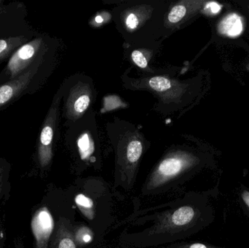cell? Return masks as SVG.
Returning a JSON list of instances; mask_svg holds the SVG:
<instances>
[{"mask_svg":"<svg viewBox=\"0 0 249 248\" xmlns=\"http://www.w3.org/2000/svg\"><path fill=\"white\" fill-rule=\"evenodd\" d=\"M44 62L45 59L36 63L20 77L0 84V110L23 95L36 91L40 83L41 68Z\"/></svg>","mask_w":249,"mask_h":248,"instance_id":"277c9868","label":"cell"},{"mask_svg":"<svg viewBox=\"0 0 249 248\" xmlns=\"http://www.w3.org/2000/svg\"><path fill=\"white\" fill-rule=\"evenodd\" d=\"M54 226L53 218L46 207L39 208L34 214L31 227L36 242V248H48Z\"/></svg>","mask_w":249,"mask_h":248,"instance_id":"8992f818","label":"cell"},{"mask_svg":"<svg viewBox=\"0 0 249 248\" xmlns=\"http://www.w3.org/2000/svg\"><path fill=\"white\" fill-rule=\"evenodd\" d=\"M30 37L27 35H20L0 39V63L7 58L10 59L20 47L31 40Z\"/></svg>","mask_w":249,"mask_h":248,"instance_id":"30bf717a","label":"cell"},{"mask_svg":"<svg viewBox=\"0 0 249 248\" xmlns=\"http://www.w3.org/2000/svg\"><path fill=\"white\" fill-rule=\"evenodd\" d=\"M51 109L47 115L42 131L39 135L38 145V160L41 167H45L49 165L52 160V146L56 122L57 112L59 98H55Z\"/></svg>","mask_w":249,"mask_h":248,"instance_id":"5b68a950","label":"cell"},{"mask_svg":"<svg viewBox=\"0 0 249 248\" xmlns=\"http://www.w3.org/2000/svg\"><path fill=\"white\" fill-rule=\"evenodd\" d=\"M197 163V159L190 154L178 152L160 162L145 182L143 194L154 193L175 182L181 175Z\"/></svg>","mask_w":249,"mask_h":248,"instance_id":"7a4b0ae2","label":"cell"},{"mask_svg":"<svg viewBox=\"0 0 249 248\" xmlns=\"http://www.w3.org/2000/svg\"><path fill=\"white\" fill-rule=\"evenodd\" d=\"M241 199H242L243 202H244L247 208L249 209V191L247 189H244L241 192Z\"/></svg>","mask_w":249,"mask_h":248,"instance_id":"44dd1931","label":"cell"},{"mask_svg":"<svg viewBox=\"0 0 249 248\" xmlns=\"http://www.w3.org/2000/svg\"><path fill=\"white\" fill-rule=\"evenodd\" d=\"M1 3H2V1H0V7H1Z\"/></svg>","mask_w":249,"mask_h":248,"instance_id":"cb8c5ba5","label":"cell"},{"mask_svg":"<svg viewBox=\"0 0 249 248\" xmlns=\"http://www.w3.org/2000/svg\"><path fill=\"white\" fill-rule=\"evenodd\" d=\"M244 31L242 17L235 13H229L218 25V32L220 34L235 37Z\"/></svg>","mask_w":249,"mask_h":248,"instance_id":"ba28073f","label":"cell"},{"mask_svg":"<svg viewBox=\"0 0 249 248\" xmlns=\"http://www.w3.org/2000/svg\"><path fill=\"white\" fill-rule=\"evenodd\" d=\"M90 95L85 90H77L74 96H71L69 102V108L74 115L83 114L90 104Z\"/></svg>","mask_w":249,"mask_h":248,"instance_id":"7c38bea8","label":"cell"},{"mask_svg":"<svg viewBox=\"0 0 249 248\" xmlns=\"http://www.w3.org/2000/svg\"><path fill=\"white\" fill-rule=\"evenodd\" d=\"M46 51L45 39L40 36L22 45L10 57L0 73V84L20 77L36 63L45 59Z\"/></svg>","mask_w":249,"mask_h":248,"instance_id":"3957f363","label":"cell"},{"mask_svg":"<svg viewBox=\"0 0 249 248\" xmlns=\"http://www.w3.org/2000/svg\"><path fill=\"white\" fill-rule=\"evenodd\" d=\"M132 60L135 64L142 68H145L147 66V61L145 58L143 54L141 51L135 50L132 53Z\"/></svg>","mask_w":249,"mask_h":248,"instance_id":"e0dca14e","label":"cell"},{"mask_svg":"<svg viewBox=\"0 0 249 248\" xmlns=\"http://www.w3.org/2000/svg\"><path fill=\"white\" fill-rule=\"evenodd\" d=\"M79 150L83 159H87L94 151L93 141L88 133L83 134L78 140Z\"/></svg>","mask_w":249,"mask_h":248,"instance_id":"5bb4252c","label":"cell"},{"mask_svg":"<svg viewBox=\"0 0 249 248\" xmlns=\"http://www.w3.org/2000/svg\"><path fill=\"white\" fill-rule=\"evenodd\" d=\"M198 212L191 205H182L174 208L162 214L155 220L154 224L139 234L142 240L136 245L139 247L156 246L173 241L182 235L195 224Z\"/></svg>","mask_w":249,"mask_h":248,"instance_id":"6da1fadb","label":"cell"},{"mask_svg":"<svg viewBox=\"0 0 249 248\" xmlns=\"http://www.w3.org/2000/svg\"><path fill=\"white\" fill-rule=\"evenodd\" d=\"M143 152V145L139 140L134 139L127 144L125 152V168L124 170V173H126L125 179L124 182H127V184L132 183V179H133V172H134V167L136 166L139 163L141 157Z\"/></svg>","mask_w":249,"mask_h":248,"instance_id":"52a82bcc","label":"cell"},{"mask_svg":"<svg viewBox=\"0 0 249 248\" xmlns=\"http://www.w3.org/2000/svg\"><path fill=\"white\" fill-rule=\"evenodd\" d=\"M247 11H248V13L249 14V5L247 6Z\"/></svg>","mask_w":249,"mask_h":248,"instance_id":"603a6c76","label":"cell"},{"mask_svg":"<svg viewBox=\"0 0 249 248\" xmlns=\"http://www.w3.org/2000/svg\"><path fill=\"white\" fill-rule=\"evenodd\" d=\"M204 7V12L208 15H216L222 10V5L216 1H206Z\"/></svg>","mask_w":249,"mask_h":248,"instance_id":"ac0fdd59","label":"cell"},{"mask_svg":"<svg viewBox=\"0 0 249 248\" xmlns=\"http://www.w3.org/2000/svg\"><path fill=\"white\" fill-rule=\"evenodd\" d=\"M149 84L156 91H165L171 87V82L162 77H152L149 80Z\"/></svg>","mask_w":249,"mask_h":248,"instance_id":"2e32d148","label":"cell"},{"mask_svg":"<svg viewBox=\"0 0 249 248\" xmlns=\"http://www.w3.org/2000/svg\"><path fill=\"white\" fill-rule=\"evenodd\" d=\"M96 21L99 23H102L103 18H102V17H101V16H97V17H96Z\"/></svg>","mask_w":249,"mask_h":248,"instance_id":"7402d4cb","label":"cell"},{"mask_svg":"<svg viewBox=\"0 0 249 248\" xmlns=\"http://www.w3.org/2000/svg\"><path fill=\"white\" fill-rule=\"evenodd\" d=\"M75 203L79 209L89 219H93L95 215V205L93 201L85 195H77L75 198Z\"/></svg>","mask_w":249,"mask_h":248,"instance_id":"4fadbf2b","label":"cell"},{"mask_svg":"<svg viewBox=\"0 0 249 248\" xmlns=\"http://www.w3.org/2000/svg\"><path fill=\"white\" fill-rule=\"evenodd\" d=\"M74 240L77 246H83L89 244L93 238V232L90 229L82 226L77 227L74 233Z\"/></svg>","mask_w":249,"mask_h":248,"instance_id":"9a60e30c","label":"cell"},{"mask_svg":"<svg viewBox=\"0 0 249 248\" xmlns=\"http://www.w3.org/2000/svg\"><path fill=\"white\" fill-rule=\"evenodd\" d=\"M166 248H220L210 246V245L204 244V243H181V244L173 245Z\"/></svg>","mask_w":249,"mask_h":248,"instance_id":"d6986e66","label":"cell"},{"mask_svg":"<svg viewBox=\"0 0 249 248\" xmlns=\"http://www.w3.org/2000/svg\"><path fill=\"white\" fill-rule=\"evenodd\" d=\"M126 26L128 29H136L139 24V17L134 13H130L126 18Z\"/></svg>","mask_w":249,"mask_h":248,"instance_id":"ffe728a7","label":"cell"},{"mask_svg":"<svg viewBox=\"0 0 249 248\" xmlns=\"http://www.w3.org/2000/svg\"><path fill=\"white\" fill-rule=\"evenodd\" d=\"M51 248H78L74 240V233L71 231L70 225L66 221L61 220L58 223Z\"/></svg>","mask_w":249,"mask_h":248,"instance_id":"9c48e42d","label":"cell"},{"mask_svg":"<svg viewBox=\"0 0 249 248\" xmlns=\"http://www.w3.org/2000/svg\"><path fill=\"white\" fill-rule=\"evenodd\" d=\"M206 1H186L181 4L174 6L168 14V20L171 23H177L183 20L189 12L197 11L203 7Z\"/></svg>","mask_w":249,"mask_h":248,"instance_id":"8fae6325","label":"cell"}]
</instances>
